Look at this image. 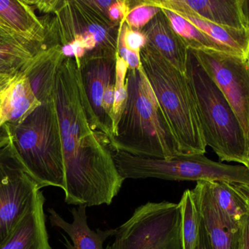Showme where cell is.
Here are the masks:
<instances>
[{"label":"cell","instance_id":"cell-1","mask_svg":"<svg viewBox=\"0 0 249 249\" xmlns=\"http://www.w3.org/2000/svg\"><path fill=\"white\" fill-rule=\"evenodd\" d=\"M54 100L62 140L66 203L110 205L124 179L115 165L110 139L99 129L74 58L65 57L58 69Z\"/></svg>","mask_w":249,"mask_h":249},{"label":"cell","instance_id":"cell-2","mask_svg":"<svg viewBox=\"0 0 249 249\" xmlns=\"http://www.w3.org/2000/svg\"><path fill=\"white\" fill-rule=\"evenodd\" d=\"M126 82L127 102L113 131L112 151L160 159L179 156L177 140L142 66L127 70Z\"/></svg>","mask_w":249,"mask_h":249},{"label":"cell","instance_id":"cell-3","mask_svg":"<svg viewBox=\"0 0 249 249\" xmlns=\"http://www.w3.org/2000/svg\"><path fill=\"white\" fill-rule=\"evenodd\" d=\"M140 59L180 155L204 154L207 146L194 92L186 73L175 68L148 43L140 51Z\"/></svg>","mask_w":249,"mask_h":249},{"label":"cell","instance_id":"cell-4","mask_svg":"<svg viewBox=\"0 0 249 249\" xmlns=\"http://www.w3.org/2000/svg\"><path fill=\"white\" fill-rule=\"evenodd\" d=\"M186 75L194 92L206 146L221 162L248 166L249 143L245 132L233 108L191 49Z\"/></svg>","mask_w":249,"mask_h":249},{"label":"cell","instance_id":"cell-5","mask_svg":"<svg viewBox=\"0 0 249 249\" xmlns=\"http://www.w3.org/2000/svg\"><path fill=\"white\" fill-rule=\"evenodd\" d=\"M8 125L20 160L40 189L64 190L62 140L54 97Z\"/></svg>","mask_w":249,"mask_h":249},{"label":"cell","instance_id":"cell-6","mask_svg":"<svg viewBox=\"0 0 249 249\" xmlns=\"http://www.w3.org/2000/svg\"><path fill=\"white\" fill-rule=\"evenodd\" d=\"M121 26L87 0H60L51 15V32L57 43L70 45L79 58L116 57Z\"/></svg>","mask_w":249,"mask_h":249},{"label":"cell","instance_id":"cell-7","mask_svg":"<svg viewBox=\"0 0 249 249\" xmlns=\"http://www.w3.org/2000/svg\"><path fill=\"white\" fill-rule=\"evenodd\" d=\"M106 249H184L179 203H147L116 229Z\"/></svg>","mask_w":249,"mask_h":249},{"label":"cell","instance_id":"cell-8","mask_svg":"<svg viewBox=\"0 0 249 249\" xmlns=\"http://www.w3.org/2000/svg\"><path fill=\"white\" fill-rule=\"evenodd\" d=\"M40 187L20 160L7 124L0 128V246L36 202Z\"/></svg>","mask_w":249,"mask_h":249},{"label":"cell","instance_id":"cell-9","mask_svg":"<svg viewBox=\"0 0 249 249\" xmlns=\"http://www.w3.org/2000/svg\"><path fill=\"white\" fill-rule=\"evenodd\" d=\"M192 51L233 108L249 140V58L216 50Z\"/></svg>","mask_w":249,"mask_h":249},{"label":"cell","instance_id":"cell-10","mask_svg":"<svg viewBox=\"0 0 249 249\" xmlns=\"http://www.w3.org/2000/svg\"><path fill=\"white\" fill-rule=\"evenodd\" d=\"M113 159L124 178H159L169 181H206L210 159L204 154L179 155L169 159L135 156L113 152Z\"/></svg>","mask_w":249,"mask_h":249},{"label":"cell","instance_id":"cell-11","mask_svg":"<svg viewBox=\"0 0 249 249\" xmlns=\"http://www.w3.org/2000/svg\"><path fill=\"white\" fill-rule=\"evenodd\" d=\"M174 13L189 11L215 24L249 32L244 0H143Z\"/></svg>","mask_w":249,"mask_h":249},{"label":"cell","instance_id":"cell-12","mask_svg":"<svg viewBox=\"0 0 249 249\" xmlns=\"http://www.w3.org/2000/svg\"><path fill=\"white\" fill-rule=\"evenodd\" d=\"M193 192L212 249H240V223H234L221 211L209 183L197 181Z\"/></svg>","mask_w":249,"mask_h":249},{"label":"cell","instance_id":"cell-13","mask_svg":"<svg viewBox=\"0 0 249 249\" xmlns=\"http://www.w3.org/2000/svg\"><path fill=\"white\" fill-rule=\"evenodd\" d=\"M82 80L93 114L102 133L112 140L113 123L103 108V96L108 85L115 81L116 57H90L80 61Z\"/></svg>","mask_w":249,"mask_h":249},{"label":"cell","instance_id":"cell-14","mask_svg":"<svg viewBox=\"0 0 249 249\" xmlns=\"http://www.w3.org/2000/svg\"><path fill=\"white\" fill-rule=\"evenodd\" d=\"M41 104L23 70L0 75V128L17 124Z\"/></svg>","mask_w":249,"mask_h":249},{"label":"cell","instance_id":"cell-15","mask_svg":"<svg viewBox=\"0 0 249 249\" xmlns=\"http://www.w3.org/2000/svg\"><path fill=\"white\" fill-rule=\"evenodd\" d=\"M0 19L10 31L34 45H54L48 32L50 15L40 19L26 0H0Z\"/></svg>","mask_w":249,"mask_h":249},{"label":"cell","instance_id":"cell-16","mask_svg":"<svg viewBox=\"0 0 249 249\" xmlns=\"http://www.w3.org/2000/svg\"><path fill=\"white\" fill-rule=\"evenodd\" d=\"M64 58L61 45H51L34 54L23 69L35 96L41 103L53 99L57 73Z\"/></svg>","mask_w":249,"mask_h":249},{"label":"cell","instance_id":"cell-17","mask_svg":"<svg viewBox=\"0 0 249 249\" xmlns=\"http://www.w3.org/2000/svg\"><path fill=\"white\" fill-rule=\"evenodd\" d=\"M147 43L175 68L186 73L189 48L162 10L142 29Z\"/></svg>","mask_w":249,"mask_h":249},{"label":"cell","instance_id":"cell-18","mask_svg":"<svg viewBox=\"0 0 249 249\" xmlns=\"http://www.w3.org/2000/svg\"><path fill=\"white\" fill-rule=\"evenodd\" d=\"M45 201L40 191L36 202L0 246V249H51L44 213Z\"/></svg>","mask_w":249,"mask_h":249},{"label":"cell","instance_id":"cell-19","mask_svg":"<svg viewBox=\"0 0 249 249\" xmlns=\"http://www.w3.org/2000/svg\"><path fill=\"white\" fill-rule=\"evenodd\" d=\"M86 208L87 206L80 205L77 209H71L72 223L66 222L53 209H48L51 225L63 230L72 241L71 244L65 238L67 249H105V241L116 234V229L92 230L88 225Z\"/></svg>","mask_w":249,"mask_h":249},{"label":"cell","instance_id":"cell-20","mask_svg":"<svg viewBox=\"0 0 249 249\" xmlns=\"http://www.w3.org/2000/svg\"><path fill=\"white\" fill-rule=\"evenodd\" d=\"M216 204L234 223L249 211V186L227 182H209Z\"/></svg>","mask_w":249,"mask_h":249},{"label":"cell","instance_id":"cell-21","mask_svg":"<svg viewBox=\"0 0 249 249\" xmlns=\"http://www.w3.org/2000/svg\"><path fill=\"white\" fill-rule=\"evenodd\" d=\"M169 20L173 29L192 50H216L227 52L208 35L180 15L166 9H161ZM230 54V53H229Z\"/></svg>","mask_w":249,"mask_h":249},{"label":"cell","instance_id":"cell-22","mask_svg":"<svg viewBox=\"0 0 249 249\" xmlns=\"http://www.w3.org/2000/svg\"><path fill=\"white\" fill-rule=\"evenodd\" d=\"M179 204L181 212L183 248L194 249L198 238L201 219L193 190H187L183 193Z\"/></svg>","mask_w":249,"mask_h":249},{"label":"cell","instance_id":"cell-23","mask_svg":"<svg viewBox=\"0 0 249 249\" xmlns=\"http://www.w3.org/2000/svg\"><path fill=\"white\" fill-rule=\"evenodd\" d=\"M38 51L23 44L0 45V75L21 71Z\"/></svg>","mask_w":249,"mask_h":249},{"label":"cell","instance_id":"cell-24","mask_svg":"<svg viewBox=\"0 0 249 249\" xmlns=\"http://www.w3.org/2000/svg\"><path fill=\"white\" fill-rule=\"evenodd\" d=\"M127 70H128V67L127 63L117 53L116 65H115V103H114L112 115L113 131L121 118L127 102V87L126 77H127Z\"/></svg>","mask_w":249,"mask_h":249},{"label":"cell","instance_id":"cell-25","mask_svg":"<svg viewBox=\"0 0 249 249\" xmlns=\"http://www.w3.org/2000/svg\"><path fill=\"white\" fill-rule=\"evenodd\" d=\"M131 10L126 16V24L133 30L142 31L161 11L160 7L146 4L143 0L130 1Z\"/></svg>","mask_w":249,"mask_h":249},{"label":"cell","instance_id":"cell-26","mask_svg":"<svg viewBox=\"0 0 249 249\" xmlns=\"http://www.w3.org/2000/svg\"><path fill=\"white\" fill-rule=\"evenodd\" d=\"M118 43L124 45L126 49L139 53L147 44V39L142 31L130 29L125 22H121Z\"/></svg>","mask_w":249,"mask_h":249},{"label":"cell","instance_id":"cell-27","mask_svg":"<svg viewBox=\"0 0 249 249\" xmlns=\"http://www.w3.org/2000/svg\"><path fill=\"white\" fill-rule=\"evenodd\" d=\"M130 10V0H115L108 10L107 19L113 23H121L124 21Z\"/></svg>","mask_w":249,"mask_h":249},{"label":"cell","instance_id":"cell-28","mask_svg":"<svg viewBox=\"0 0 249 249\" xmlns=\"http://www.w3.org/2000/svg\"><path fill=\"white\" fill-rule=\"evenodd\" d=\"M118 54L127 63L128 70H136L142 66L140 54L126 49L124 45L118 43Z\"/></svg>","mask_w":249,"mask_h":249},{"label":"cell","instance_id":"cell-29","mask_svg":"<svg viewBox=\"0 0 249 249\" xmlns=\"http://www.w3.org/2000/svg\"><path fill=\"white\" fill-rule=\"evenodd\" d=\"M6 44H23L36 50H40L45 48V47L37 46L28 42L26 39L20 38L17 34L0 29V45H6Z\"/></svg>","mask_w":249,"mask_h":249},{"label":"cell","instance_id":"cell-30","mask_svg":"<svg viewBox=\"0 0 249 249\" xmlns=\"http://www.w3.org/2000/svg\"><path fill=\"white\" fill-rule=\"evenodd\" d=\"M115 83H111L105 89L103 96V108L107 115L112 119V111L115 103Z\"/></svg>","mask_w":249,"mask_h":249},{"label":"cell","instance_id":"cell-31","mask_svg":"<svg viewBox=\"0 0 249 249\" xmlns=\"http://www.w3.org/2000/svg\"><path fill=\"white\" fill-rule=\"evenodd\" d=\"M240 227H241L240 249H249V211L240 221Z\"/></svg>","mask_w":249,"mask_h":249},{"label":"cell","instance_id":"cell-32","mask_svg":"<svg viewBox=\"0 0 249 249\" xmlns=\"http://www.w3.org/2000/svg\"><path fill=\"white\" fill-rule=\"evenodd\" d=\"M201 219V218H200ZM194 249H213L211 245L209 236L205 229L203 222H200V231H199L198 238Z\"/></svg>","mask_w":249,"mask_h":249},{"label":"cell","instance_id":"cell-33","mask_svg":"<svg viewBox=\"0 0 249 249\" xmlns=\"http://www.w3.org/2000/svg\"><path fill=\"white\" fill-rule=\"evenodd\" d=\"M115 1V0H87V2L107 18L108 10Z\"/></svg>","mask_w":249,"mask_h":249},{"label":"cell","instance_id":"cell-34","mask_svg":"<svg viewBox=\"0 0 249 249\" xmlns=\"http://www.w3.org/2000/svg\"><path fill=\"white\" fill-rule=\"evenodd\" d=\"M244 9L249 24V0H244Z\"/></svg>","mask_w":249,"mask_h":249},{"label":"cell","instance_id":"cell-35","mask_svg":"<svg viewBox=\"0 0 249 249\" xmlns=\"http://www.w3.org/2000/svg\"><path fill=\"white\" fill-rule=\"evenodd\" d=\"M0 29H4V30L7 31V32H13L7 27V26L4 24V22L2 21L1 19H0ZM13 33H15V32H13ZM20 38H21V37H20Z\"/></svg>","mask_w":249,"mask_h":249},{"label":"cell","instance_id":"cell-36","mask_svg":"<svg viewBox=\"0 0 249 249\" xmlns=\"http://www.w3.org/2000/svg\"></svg>","mask_w":249,"mask_h":249},{"label":"cell","instance_id":"cell-37","mask_svg":"<svg viewBox=\"0 0 249 249\" xmlns=\"http://www.w3.org/2000/svg\"><path fill=\"white\" fill-rule=\"evenodd\" d=\"M247 167H248V168H249V164L248 166H247Z\"/></svg>","mask_w":249,"mask_h":249}]
</instances>
